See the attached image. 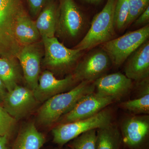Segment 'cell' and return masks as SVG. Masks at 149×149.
Instances as JSON below:
<instances>
[{
	"label": "cell",
	"mask_w": 149,
	"mask_h": 149,
	"mask_svg": "<svg viewBox=\"0 0 149 149\" xmlns=\"http://www.w3.org/2000/svg\"><path fill=\"white\" fill-rule=\"evenodd\" d=\"M95 91L94 82L82 81L70 91L52 97L45 102L39 109L37 122L44 126H49L57 123L80 99Z\"/></svg>",
	"instance_id": "1"
},
{
	"label": "cell",
	"mask_w": 149,
	"mask_h": 149,
	"mask_svg": "<svg viewBox=\"0 0 149 149\" xmlns=\"http://www.w3.org/2000/svg\"><path fill=\"white\" fill-rule=\"evenodd\" d=\"M116 1L108 0L102 10L94 17L86 35L74 49L82 51L92 49L114 39L113 15Z\"/></svg>",
	"instance_id": "2"
},
{
	"label": "cell",
	"mask_w": 149,
	"mask_h": 149,
	"mask_svg": "<svg viewBox=\"0 0 149 149\" xmlns=\"http://www.w3.org/2000/svg\"><path fill=\"white\" fill-rule=\"evenodd\" d=\"M113 119L111 110L106 108L91 117L58 124L52 130L53 142L59 147H62L83 133L111 124Z\"/></svg>",
	"instance_id": "3"
},
{
	"label": "cell",
	"mask_w": 149,
	"mask_h": 149,
	"mask_svg": "<svg viewBox=\"0 0 149 149\" xmlns=\"http://www.w3.org/2000/svg\"><path fill=\"white\" fill-rule=\"evenodd\" d=\"M149 25L127 32L121 37L100 45L109 56L112 65L119 67L128 57L149 39Z\"/></svg>",
	"instance_id": "4"
},
{
	"label": "cell",
	"mask_w": 149,
	"mask_h": 149,
	"mask_svg": "<svg viewBox=\"0 0 149 149\" xmlns=\"http://www.w3.org/2000/svg\"><path fill=\"white\" fill-rule=\"evenodd\" d=\"M42 40L45 47L43 63L45 65L61 73L74 69L83 51L66 47L55 37L43 38Z\"/></svg>",
	"instance_id": "5"
},
{
	"label": "cell",
	"mask_w": 149,
	"mask_h": 149,
	"mask_svg": "<svg viewBox=\"0 0 149 149\" xmlns=\"http://www.w3.org/2000/svg\"><path fill=\"white\" fill-rule=\"evenodd\" d=\"M112 65L109 56L101 47L93 48L79 61L72 74L76 83L94 82L106 74Z\"/></svg>",
	"instance_id": "6"
},
{
	"label": "cell",
	"mask_w": 149,
	"mask_h": 149,
	"mask_svg": "<svg viewBox=\"0 0 149 149\" xmlns=\"http://www.w3.org/2000/svg\"><path fill=\"white\" fill-rule=\"evenodd\" d=\"M123 149H149V116L131 115L120 123Z\"/></svg>",
	"instance_id": "7"
},
{
	"label": "cell",
	"mask_w": 149,
	"mask_h": 149,
	"mask_svg": "<svg viewBox=\"0 0 149 149\" xmlns=\"http://www.w3.org/2000/svg\"><path fill=\"white\" fill-rule=\"evenodd\" d=\"M85 24L83 13L73 0H60L56 32L63 37L73 39L80 34Z\"/></svg>",
	"instance_id": "8"
},
{
	"label": "cell",
	"mask_w": 149,
	"mask_h": 149,
	"mask_svg": "<svg viewBox=\"0 0 149 149\" xmlns=\"http://www.w3.org/2000/svg\"><path fill=\"white\" fill-rule=\"evenodd\" d=\"M114 102L111 98L102 95L95 91L80 99L72 109L60 118L58 124L91 117Z\"/></svg>",
	"instance_id": "9"
},
{
	"label": "cell",
	"mask_w": 149,
	"mask_h": 149,
	"mask_svg": "<svg viewBox=\"0 0 149 149\" xmlns=\"http://www.w3.org/2000/svg\"><path fill=\"white\" fill-rule=\"evenodd\" d=\"M37 103L33 91L17 85L8 92L2 104L3 108L17 120L32 111Z\"/></svg>",
	"instance_id": "10"
},
{
	"label": "cell",
	"mask_w": 149,
	"mask_h": 149,
	"mask_svg": "<svg viewBox=\"0 0 149 149\" xmlns=\"http://www.w3.org/2000/svg\"><path fill=\"white\" fill-rule=\"evenodd\" d=\"M96 92L120 101L128 95L133 88L132 80L120 72L105 74L94 82Z\"/></svg>",
	"instance_id": "11"
},
{
	"label": "cell",
	"mask_w": 149,
	"mask_h": 149,
	"mask_svg": "<svg viewBox=\"0 0 149 149\" xmlns=\"http://www.w3.org/2000/svg\"><path fill=\"white\" fill-rule=\"evenodd\" d=\"M76 83L72 74L58 79L52 72L46 70L40 75L38 85L33 93L37 102H43L55 95L64 93Z\"/></svg>",
	"instance_id": "12"
},
{
	"label": "cell",
	"mask_w": 149,
	"mask_h": 149,
	"mask_svg": "<svg viewBox=\"0 0 149 149\" xmlns=\"http://www.w3.org/2000/svg\"><path fill=\"white\" fill-rule=\"evenodd\" d=\"M21 65L25 81L29 89L37 88L40 75L41 53L34 44L24 47L16 54Z\"/></svg>",
	"instance_id": "13"
},
{
	"label": "cell",
	"mask_w": 149,
	"mask_h": 149,
	"mask_svg": "<svg viewBox=\"0 0 149 149\" xmlns=\"http://www.w3.org/2000/svg\"><path fill=\"white\" fill-rule=\"evenodd\" d=\"M125 76L138 82L149 77V40H146L125 61Z\"/></svg>",
	"instance_id": "14"
},
{
	"label": "cell",
	"mask_w": 149,
	"mask_h": 149,
	"mask_svg": "<svg viewBox=\"0 0 149 149\" xmlns=\"http://www.w3.org/2000/svg\"><path fill=\"white\" fill-rule=\"evenodd\" d=\"M22 13L20 0H0V34L4 32L17 45L15 28L17 17Z\"/></svg>",
	"instance_id": "15"
},
{
	"label": "cell",
	"mask_w": 149,
	"mask_h": 149,
	"mask_svg": "<svg viewBox=\"0 0 149 149\" xmlns=\"http://www.w3.org/2000/svg\"><path fill=\"white\" fill-rule=\"evenodd\" d=\"M46 141L45 135L30 123L22 128L14 141L11 149H41Z\"/></svg>",
	"instance_id": "16"
},
{
	"label": "cell",
	"mask_w": 149,
	"mask_h": 149,
	"mask_svg": "<svg viewBox=\"0 0 149 149\" xmlns=\"http://www.w3.org/2000/svg\"><path fill=\"white\" fill-rule=\"evenodd\" d=\"M137 90V97L121 102L119 107L134 115H148L149 78L138 82Z\"/></svg>",
	"instance_id": "17"
},
{
	"label": "cell",
	"mask_w": 149,
	"mask_h": 149,
	"mask_svg": "<svg viewBox=\"0 0 149 149\" xmlns=\"http://www.w3.org/2000/svg\"><path fill=\"white\" fill-rule=\"evenodd\" d=\"M58 8L54 2H49L43 8L35 21L42 38L55 37L56 30Z\"/></svg>",
	"instance_id": "18"
},
{
	"label": "cell",
	"mask_w": 149,
	"mask_h": 149,
	"mask_svg": "<svg viewBox=\"0 0 149 149\" xmlns=\"http://www.w3.org/2000/svg\"><path fill=\"white\" fill-rule=\"evenodd\" d=\"M15 34L18 42L24 46L34 44L41 37L35 21L24 13H21L17 19Z\"/></svg>",
	"instance_id": "19"
},
{
	"label": "cell",
	"mask_w": 149,
	"mask_h": 149,
	"mask_svg": "<svg viewBox=\"0 0 149 149\" xmlns=\"http://www.w3.org/2000/svg\"><path fill=\"white\" fill-rule=\"evenodd\" d=\"M120 129L113 123L96 131V149H123Z\"/></svg>",
	"instance_id": "20"
},
{
	"label": "cell",
	"mask_w": 149,
	"mask_h": 149,
	"mask_svg": "<svg viewBox=\"0 0 149 149\" xmlns=\"http://www.w3.org/2000/svg\"><path fill=\"white\" fill-rule=\"evenodd\" d=\"M0 79L8 92L17 85L19 74L16 66L8 59L0 58Z\"/></svg>",
	"instance_id": "21"
},
{
	"label": "cell",
	"mask_w": 149,
	"mask_h": 149,
	"mask_svg": "<svg viewBox=\"0 0 149 149\" xmlns=\"http://www.w3.org/2000/svg\"><path fill=\"white\" fill-rule=\"evenodd\" d=\"M97 129L83 133L68 142L67 147L70 149H96Z\"/></svg>",
	"instance_id": "22"
},
{
	"label": "cell",
	"mask_w": 149,
	"mask_h": 149,
	"mask_svg": "<svg viewBox=\"0 0 149 149\" xmlns=\"http://www.w3.org/2000/svg\"><path fill=\"white\" fill-rule=\"evenodd\" d=\"M128 13V0H116L113 15L115 29L121 31L126 27Z\"/></svg>",
	"instance_id": "23"
},
{
	"label": "cell",
	"mask_w": 149,
	"mask_h": 149,
	"mask_svg": "<svg viewBox=\"0 0 149 149\" xmlns=\"http://www.w3.org/2000/svg\"><path fill=\"white\" fill-rule=\"evenodd\" d=\"M149 4V0H128L129 13L126 27L133 23L143 12Z\"/></svg>",
	"instance_id": "24"
},
{
	"label": "cell",
	"mask_w": 149,
	"mask_h": 149,
	"mask_svg": "<svg viewBox=\"0 0 149 149\" xmlns=\"http://www.w3.org/2000/svg\"><path fill=\"white\" fill-rule=\"evenodd\" d=\"M16 121L3 107L0 106V136L9 137Z\"/></svg>",
	"instance_id": "25"
},
{
	"label": "cell",
	"mask_w": 149,
	"mask_h": 149,
	"mask_svg": "<svg viewBox=\"0 0 149 149\" xmlns=\"http://www.w3.org/2000/svg\"><path fill=\"white\" fill-rule=\"evenodd\" d=\"M46 0H28L30 12L33 16L38 15L42 10Z\"/></svg>",
	"instance_id": "26"
},
{
	"label": "cell",
	"mask_w": 149,
	"mask_h": 149,
	"mask_svg": "<svg viewBox=\"0 0 149 149\" xmlns=\"http://www.w3.org/2000/svg\"><path fill=\"white\" fill-rule=\"evenodd\" d=\"M149 6L138 17L135 21L134 26L136 27L146 26L149 24Z\"/></svg>",
	"instance_id": "27"
},
{
	"label": "cell",
	"mask_w": 149,
	"mask_h": 149,
	"mask_svg": "<svg viewBox=\"0 0 149 149\" xmlns=\"http://www.w3.org/2000/svg\"><path fill=\"white\" fill-rule=\"evenodd\" d=\"M8 91L3 81L0 79V104H2Z\"/></svg>",
	"instance_id": "28"
},
{
	"label": "cell",
	"mask_w": 149,
	"mask_h": 149,
	"mask_svg": "<svg viewBox=\"0 0 149 149\" xmlns=\"http://www.w3.org/2000/svg\"><path fill=\"white\" fill-rule=\"evenodd\" d=\"M8 138L7 136H0V149H8Z\"/></svg>",
	"instance_id": "29"
},
{
	"label": "cell",
	"mask_w": 149,
	"mask_h": 149,
	"mask_svg": "<svg viewBox=\"0 0 149 149\" xmlns=\"http://www.w3.org/2000/svg\"><path fill=\"white\" fill-rule=\"evenodd\" d=\"M86 1L90 3H96L99 2L101 0H85Z\"/></svg>",
	"instance_id": "30"
},
{
	"label": "cell",
	"mask_w": 149,
	"mask_h": 149,
	"mask_svg": "<svg viewBox=\"0 0 149 149\" xmlns=\"http://www.w3.org/2000/svg\"><path fill=\"white\" fill-rule=\"evenodd\" d=\"M65 149H70L69 148H68V147H67L66 148H65Z\"/></svg>",
	"instance_id": "31"
},
{
	"label": "cell",
	"mask_w": 149,
	"mask_h": 149,
	"mask_svg": "<svg viewBox=\"0 0 149 149\" xmlns=\"http://www.w3.org/2000/svg\"><path fill=\"white\" fill-rule=\"evenodd\" d=\"M54 149H61V148H55Z\"/></svg>",
	"instance_id": "32"
}]
</instances>
